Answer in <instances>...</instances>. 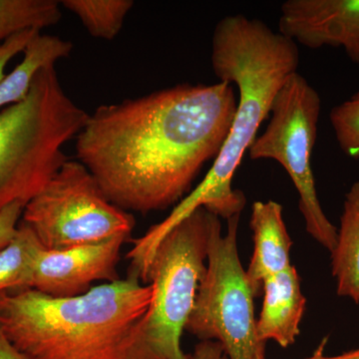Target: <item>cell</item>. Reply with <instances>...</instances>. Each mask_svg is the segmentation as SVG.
Listing matches in <instances>:
<instances>
[{"mask_svg":"<svg viewBox=\"0 0 359 359\" xmlns=\"http://www.w3.org/2000/svg\"><path fill=\"white\" fill-rule=\"evenodd\" d=\"M216 217L199 208L161 242L148 273L152 299L137 325L132 359H188L182 349V334L205 273Z\"/></svg>","mask_w":359,"mask_h":359,"instance_id":"cell-5","label":"cell"},{"mask_svg":"<svg viewBox=\"0 0 359 359\" xmlns=\"http://www.w3.org/2000/svg\"><path fill=\"white\" fill-rule=\"evenodd\" d=\"M0 359H27L16 351L11 342L0 332Z\"/></svg>","mask_w":359,"mask_h":359,"instance_id":"cell-23","label":"cell"},{"mask_svg":"<svg viewBox=\"0 0 359 359\" xmlns=\"http://www.w3.org/2000/svg\"><path fill=\"white\" fill-rule=\"evenodd\" d=\"M88 115L67 95L54 65L39 71L22 101L0 110V212L16 202L25 207L46 186Z\"/></svg>","mask_w":359,"mask_h":359,"instance_id":"cell-4","label":"cell"},{"mask_svg":"<svg viewBox=\"0 0 359 359\" xmlns=\"http://www.w3.org/2000/svg\"><path fill=\"white\" fill-rule=\"evenodd\" d=\"M263 306L257 320V337L266 344L273 340L287 348L301 334L306 299L302 294L301 278L294 266L269 276L264 282Z\"/></svg>","mask_w":359,"mask_h":359,"instance_id":"cell-12","label":"cell"},{"mask_svg":"<svg viewBox=\"0 0 359 359\" xmlns=\"http://www.w3.org/2000/svg\"><path fill=\"white\" fill-rule=\"evenodd\" d=\"M328 342V337H325L321 340L320 344L316 347L313 355L308 359H359V347L346 351V353L339 354V355L328 356L325 354V347ZM257 359H266V353L262 354Z\"/></svg>","mask_w":359,"mask_h":359,"instance_id":"cell-22","label":"cell"},{"mask_svg":"<svg viewBox=\"0 0 359 359\" xmlns=\"http://www.w3.org/2000/svg\"><path fill=\"white\" fill-rule=\"evenodd\" d=\"M60 18V4L54 0H0V41L26 29L41 32Z\"/></svg>","mask_w":359,"mask_h":359,"instance_id":"cell-17","label":"cell"},{"mask_svg":"<svg viewBox=\"0 0 359 359\" xmlns=\"http://www.w3.org/2000/svg\"><path fill=\"white\" fill-rule=\"evenodd\" d=\"M60 6L76 15L87 32L103 40L114 39L121 32L132 0H63Z\"/></svg>","mask_w":359,"mask_h":359,"instance_id":"cell-16","label":"cell"},{"mask_svg":"<svg viewBox=\"0 0 359 359\" xmlns=\"http://www.w3.org/2000/svg\"><path fill=\"white\" fill-rule=\"evenodd\" d=\"M320 111L318 92L299 72L294 73L276 94L268 126L248 153L252 160H273L282 165L299 194L306 231L332 252L337 228L321 207L311 166Z\"/></svg>","mask_w":359,"mask_h":359,"instance_id":"cell-7","label":"cell"},{"mask_svg":"<svg viewBox=\"0 0 359 359\" xmlns=\"http://www.w3.org/2000/svg\"><path fill=\"white\" fill-rule=\"evenodd\" d=\"M188 359H229L224 347L218 341L204 340L196 346Z\"/></svg>","mask_w":359,"mask_h":359,"instance_id":"cell-21","label":"cell"},{"mask_svg":"<svg viewBox=\"0 0 359 359\" xmlns=\"http://www.w3.org/2000/svg\"><path fill=\"white\" fill-rule=\"evenodd\" d=\"M250 229L254 250L245 275L255 297L263 292L264 280L289 269L292 243L283 215V205L276 201L252 204Z\"/></svg>","mask_w":359,"mask_h":359,"instance_id":"cell-11","label":"cell"},{"mask_svg":"<svg viewBox=\"0 0 359 359\" xmlns=\"http://www.w3.org/2000/svg\"><path fill=\"white\" fill-rule=\"evenodd\" d=\"M44 248L21 222L13 240L0 250V294L30 289L37 259Z\"/></svg>","mask_w":359,"mask_h":359,"instance_id":"cell-15","label":"cell"},{"mask_svg":"<svg viewBox=\"0 0 359 359\" xmlns=\"http://www.w3.org/2000/svg\"><path fill=\"white\" fill-rule=\"evenodd\" d=\"M128 238L118 237L65 250H43L37 259L30 289L54 297L86 294L96 282L120 280L117 266Z\"/></svg>","mask_w":359,"mask_h":359,"instance_id":"cell-9","label":"cell"},{"mask_svg":"<svg viewBox=\"0 0 359 359\" xmlns=\"http://www.w3.org/2000/svg\"><path fill=\"white\" fill-rule=\"evenodd\" d=\"M41 32L37 29H26L15 33L8 39L0 42V81L6 76V68L8 63L23 50L30 41L37 34Z\"/></svg>","mask_w":359,"mask_h":359,"instance_id":"cell-19","label":"cell"},{"mask_svg":"<svg viewBox=\"0 0 359 359\" xmlns=\"http://www.w3.org/2000/svg\"><path fill=\"white\" fill-rule=\"evenodd\" d=\"M330 256L337 295L359 304V181L346 194L337 244Z\"/></svg>","mask_w":359,"mask_h":359,"instance_id":"cell-14","label":"cell"},{"mask_svg":"<svg viewBox=\"0 0 359 359\" xmlns=\"http://www.w3.org/2000/svg\"><path fill=\"white\" fill-rule=\"evenodd\" d=\"M22 222L45 250L130 238L135 219L112 204L79 161H66L23 209Z\"/></svg>","mask_w":359,"mask_h":359,"instance_id":"cell-8","label":"cell"},{"mask_svg":"<svg viewBox=\"0 0 359 359\" xmlns=\"http://www.w3.org/2000/svg\"><path fill=\"white\" fill-rule=\"evenodd\" d=\"M137 276L54 297L28 289L0 294V332L27 359H132L151 299Z\"/></svg>","mask_w":359,"mask_h":359,"instance_id":"cell-3","label":"cell"},{"mask_svg":"<svg viewBox=\"0 0 359 359\" xmlns=\"http://www.w3.org/2000/svg\"><path fill=\"white\" fill-rule=\"evenodd\" d=\"M73 44L56 35L39 32L23 50L20 65L0 81V110L22 101L40 70L68 57Z\"/></svg>","mask_w":359,"mask_h":359,"instance_id":"cell-13","label":"cell"},{"mask_svg":"<svg viewBox=\"0 0 359 359\" xmlns=\"http://www.w3.org/2000/svg\"><path fill=\"white\" fill-rule=\"evenodd\" d=\"M278 32L308 48H342L359 65V0H287Z\"/></svg>","mask_w":359,"mask_h":359,"instance_id":"cell-10","label":"cell"},{"mask_svg":"<svg viewBox=\"0 0 359 359\" xmlns=\"http://www.w3.org/2000/svg\"><path fill=\"white\" fill-rule=\"evenodd\" d=\"M330 120L340 150L359 163V90L332 108Z\"/></svg>","mask_w":359,"mask_h":359,"instance_id":"cell-18","label":"cell"},{"mask_svg":"<svg viewBox=\"0 0 359 359\" xmlns=\"http://www.w3.org/2000/svg\"><path fill=\"white\" fill-rule=\"evenodd\" d=\"M25 205L20 202L9 205L0 212V250L4 249L18 233Z\"/></svg>","mask_w":359,"mask_h":359,"instance_id":"cell-20","label":"cell"},{"mask_svg":"<svg viewBox=\"0 0 359 359\" xmlns=\"http://www.w3.org/2000/svg\"><path fill=\"white\" fill-rule=\"evenodd\" d=\"M237 106L235 86L224 81L100 106L75 138L78 161L120 209L163 211L181 202L216 159Z\"/></svg>","mask_w":359,"mask_h":359,"instance_id":"cell-1","label":"cell"},{"mask_svg":"<svg viewBox=\"0 0 359 359\" xmlns=\"http://www.w3.org/2000/svg\"><path fill=\"white\" fill-rule=\"evenodd\" d=\"M212 67L219 81L237 87L240 99L226 141L202 182L163 221L171 230L199 208L228 221L242 214L247 199L233 188L245 153L283 84L297 72L299 46L266 23L242 14L217 23L212 39Z\"/></svg>","mask_w":359,"mask_h":359,"instance_id":"cell-2","label":"cell"},{"mask_svg":"<svg viewBox=\"0 0 359 359\" xmlns=\"http://www.w3.org/2000/svg\"><path fill=\"white\" fill-rule=\"evenodd\" d=\"M240 218L226 221L224 235L221 219L212 222L205 271L186 330L201 341L219 342L229 359H257L266 353V344L257 339L255 295L238 255Z\"/></svg>","mask_w":359,"mask_h":359,"instance_id":"cell-6","label":"cell"}]
</instances>
